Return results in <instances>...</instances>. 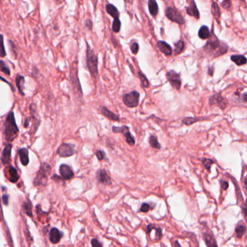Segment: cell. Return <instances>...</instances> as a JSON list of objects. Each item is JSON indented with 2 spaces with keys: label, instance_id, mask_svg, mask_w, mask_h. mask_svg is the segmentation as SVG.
<instances>
[{
  "label": "cell",
  "instance_id": "1",
  "mask_svg": "<svg viewBox=\"0 0 247 247\" xmlns=\"http://www.w3.org/2000/svg\"><path fill=\"white\" fill-rule=\"evenodd\" d=\"M204 48L207 52L212 53L214 57H219L224 55L228 50V46L223 42H220V41L218 39L217 37L214 34L213 30H212L210 37Z\"/></svg>",
  "mask_w": 247,
  "mask_h": 247
},
{
  "label": "cell",
  "instance_id": "2",
  "mask_svg": "<svg viewBox=\"0 0 247 247\" xmlns=\"http://www.w3.org/2000/svg\"><path fill=\"white\" fill-rule=\"evenodd\" d=\"M4 135L5 140L8 142L13 141L18 136L19 128L15 122V114L13 111L9 112L4 122Z\"/></svg>",
  "mask_w": 247,
  "mask_h": 247
},
{
  "label": "cell",
  "instance_id": "3",
  "mask_svg": "<svg viewBox=\"0 0 247 247\" xmlns=\"http://www.w3.org/2000/svg\"><path fill=\"white\" fill-rule=\"evenodd\" d=\"M86 65L88 70L91 73V76L94 78H96L99 75V70H98V57L94 52V50L91 49L89 43L86 41Z\"/></svg>",
  "mask_w": 247,
  "mask_h": 247
},
{
  "label": "cell",
  "instance_id": "4",
  "mask_svg": "<svg viewBox=\"0 0 247 247\" xmlns=\"http://www.w3.org/2000/svg\"><path fill=\"white\" fill-rule=\"evenodd\" d=\"M70 84L72 86V89L76 94V96L80 99L83 98V91L81 89L80 81L78 75V63L77 62H73L70 65Z\"/></svg>",
  "mask_w": 247,
  "mask_h": 247
},
{
  "label": "cell",
  "instance_id": "5",
  "mask_svg": "<svg viewBox=\"0 0 247 247\" xmlns=\"http://www.w3.org/2000/svg\"><path fill=\"white\" fill-rule=\"evenodd\" d=\"M51 169L52 168L50 165L46 162L41 165L39 170L37 172L36 176L35 177L33 180L34 186H45L47 184L48 176L51 172Z\"/></svg>",
  "mask_w": 247,
  "mask_h": 247
},
{
  "label": "cell",
  "instance_id": "6",
  "mask_svg": "<svg viewBox=\"0 0 247 247\" xmlns=\"http://www.w3.org/2000/svg\"><path fill=\"white\" fill-rule=\"evenodd\" d=\"M140 94L137 91H132L123 96V101L126 106L134 108L139 104Z\"/></svg>",
  "mask_w": 247,
  "mask_h": 247
},
{
  "label": "cell",
  "instance_id": "7",
  "mask_svg": "<svg viewBox=\"0 0 247 247\" xmlns=\"http://www.w3.org/2000/svg\"><path fill=\"white\" fill-rule=\"evenodd\" d=\"M112 131L115 133H123V136L126 138V141L127 143L130 145V146H134L136 143V140H135L134 136L131 134V131H130V128L128 126H123L121 127L118 126H112Z\"/></svg>",
  "mask_w": 247,
  "mask_h": 247
},
{
  "label": "cell",
  "instance_id": "8",
  "mask_svg": "<svg viewBox=\"0 0 247 247\" xmlns=\"http://www.w3.org/2000/svg\"><path fill=\"white\" fill-rule=\"evenodd\" d=\"M202 236L207 247H218L215 238L205 223H202Z\"/></svg>",
  "mask_w": 247,
  "mask_h": 247
},
{
  "label": "cell",
  "instance_id": "9",
  "mask_svg": "<svg viewBox=\"0 0 247 247\" xmlns=\"http://www.w3.org/2000/svg\"><path fill=\"white\" fill-rule=\"evenodd\" d=\"M165 15L169 20L172 22H175L179 25H183L185 23V20H184L182 15L177 10L172 7H168L167 8L166 11H165Z\"/></svg>",
  "mask_w": 247,
  "mask_h": 247
},
{
  "label": "cell",
  "instance_id": "10",
  "mask_svg": "<svg viewBox=\"0 0 247 247\" xmlns=\"http://www.w3.org/2000/svg\"><path fill=\"white\" fill-rule=\"evenodd\" d=\"M57 153L61 157H69L72 156L76 153L75 145L68 143H62L57 149Z\"/></svg>",
  "mask_w": 247,
  "mask_h": 247
},
{
  "label": "cell",
  "instance_id": "11",
  "mask_svg": "<svg viewBox=\"0 0 247 247\" xmlns=\"http://www.w3.org/2000/svg\"><path fill=\"white\" fill-rule=\"evenodd\" d=\"M209 102L211 106H218L221 109H223V110L226 109L228 104V101L226 99V98L223 97V96L221 95L220 93H217V94H213V95L209 98Z\"/></svg>",
  "mask_w": 247,
  "mask_h": 247
},
{
  "label": "cell",
  "instance_id": "12",
  "mask_svg": "<svg viewBox=\"0 0 247 247\" xmlns=\"http://www.w3.org/2000/svg\"><path fill=\"white\" fill-rule=\"evenodd\" d=\"M166 77L167 81L170 82L172 87L175 88L177 90L180 89V86H181V79H180V75L177 72L173 70H170L167 72Z\"/></svg>",
  "mask_w": 247,
  "mask_h": 247
},
{
  "label": "cell",
  "instance_id": "13",
  "mask_svg": "<svg viewBox=\"0 0 247 247\" xmlns=\"http://www.w3.org/2000/svg\"><path fill=\"white\" fill-rule=\"evenodd\" d=\"M13 148V144L10 143H6L3 149L2 153H1V163L6 165L10 163L11 161V151Z\"/></svg>",
  "mask_w": 247,
  "mask_h": 247
},
{
  "label": "cell",
  "instance_id": "14",
  "mask_svg": "<svg viewBox=\"0 0 247 247\" xmlns=\"http://www.w3.org/2000/svg\"><path fill=\"white\" fill-rule=\"evenodd\" d=\"M60 174L61 177L65 180H70L74 176V172L70 166L62 164L60 166Z\"/></svg>",
  "mask_w": 247,
  "mask_h": 247
},
{
  "label": "cell",
  "instance_id": "15",
  "mask_svg": "<svg viewBox=\"0 0 247 247\" xmlns=\"http://www.w3.org/2000/svg\"><path fill=\"white\" fill-rule=\"evenodd\" d=\"M96 177H97V180L99 182L104 184V185H110L112 183L110 177L109 176L107 172L104 169L98 170V172H96Z\"/></svg>",
  "mask_w": 247,
  "mask_h": 247
},
{
  "label": "cell",
  "instance_id": "16",
  "mask_svg": "<svg viewBox=\"0 0 247 247\" xmlns=\"http://www.w3.org/2000/svg\"><path fill=\"white\" fill-rule=\"evenodd\" d=\"M99 112L103 116H104L105 118H107V119L110 120L112 121H120V118L118 115L115 114V112L109 110L108 108H106V106H102L99 109Z\"/></svg>",
  "mask_w": 247,
  "mask_h": 247
},
{
  "label": "cell",
  "instance_id": "17",
  "mask_svg": "<svg viewBox=\"0 0 247 247\" xmlns=\"http://www.w3.org/2000/svg\"><path fill=\"white\" fill-rule=\"evenodd\" d=\"M62 237V233L60 232L57 228H53L51 229L50 233V240L52 243H57L60 242Z\"/></svg>",
  "mask_w": 247,
  "mask_h": 247
},
{
  "label": "cell",
  "instance_id": "18",
  "mask_svg": "<svg viewBox=\"0 0 247 247\" xmlns=\"http://www.w3.org/2000/svg\"><path fill=\"white\" fill-rule=\"evenodd\" d=\"M18 154L19 155L20 160L22 165L27 166L29 163V157H28V150L26 148H21L18 150Z\"/></svg>",
  "mask_w": 247,
  "mask_h": 247
},
{
  "label": "cell",
  "instance_id": "19",
  "mask_svg": "<svg viewBox=\"0 0 247 247\" xmlns=\"http://www.w3.org/2000/svg\"><path fill=\"white\" fill-rule=\"evenodd\" d=\"M157 47H158L159 50L161 51V52L164 54V55L167 56H170L172 55V50L170 45L163 41H159L157 42Z\"/></svg>",
  "mask_w": 247,
  "mask_h": 247
},
{
  "label": "cell",
  "instance_id": "20",
  "mask_svg": "<svg viewBox=\"0 0 247 247\" xmlns=\"http://www.w3.org/2000/svg\"><path fill=\"white\" fill-rule=\"evenodd\" d=\"M186 13L188 15H189L190 16L194 17V18H197V19H199V16H200L199 12V10H198V8L197 7V4H196L195 1H192V2H191L190 5L186 8Z\"/></svg>",
  "mask_w": 247,
  "mask_h": 247
},
{
  "label": "cell",
  "instance_id": "21",
  "mask_svg": "<svg viewBox=\"0 0 247 247\" xmlns=\"http://www.w3.org/2000/svg\"><path fill=\"white\" fill-rule=\"evenodd\" d=\"M105 9H106V13H107L109 15H110L111 16L114 18V20L119 19L120 13H119V11H118V8H117L115 6H114L112 4H109V3H108V4H106Z\"/></svg>",
  "mask_w": 247,
  "mask_h": 247
},
{
  "label": "cell",
  "instance_id": "22",
  "mask_svg": "<svg viewBox=\"0 0 247 247\" xmlns=\"http://www.w3.org/2000/svg\"><path fill=\"white\" fill-rule=\"evenodd\" d=\"M148 7L149 13L154 18L157 17L159 13V7L155 0H149L148 1Z\"/></svg>",
  "mask_w": 247,
  "mask_h": 247
},
{
  "label": "cell",
  "instance_id": "23",
  "mask_svg": "<svg viewBox=\"0 0 247 247\" xmlns=\"http://www.w3.org/2000/svg\"><path fill=\"white\" fill-rule=\"evenodd\" d=\"M15 84H16L17 88H18L19 92L23 96H25L24 92H23L25 84V78L20 75H17L16 77H15Z\"/></svg>",
  "mask_w": 247,
  "mask_h": 247
},
{
  "label": "cell",
  "instance_id": "24",
  "mask_svg": "<svg viewBox=\"0 0 247 247\" xmlns=\"http://www.w3.org/2000/svg\"><path fill=\"white\" fill-rule=\"evenodd\" d=\"M231 59L233 62H235V64H236L238 66L243 65L247 63V59L244 56L241 55H232L231 57Z\"/></svg>",
  "mask_w": 247,
  "mask_h": 247
},
{
  "label": "cell",
  "instance_id": "25",
  "mask_svg": "<svg viewBox=\"0 0 247 247\" xmlns=\"http://www.w3.org/2000/svg\"><path fill=\"white\" fill-rule=\"evenodd\" d=\"M198 35L199 37L202 39H207L210 37V31H209V28L206 25H202L200 28H199V32H198Z\"/></svg>",
  "mask_w": 247,
  "mask_h": 247
},
{
  "label": "cell",
  "instance_id": "26",
  "mask_svg": "<svg viewBox=\"0 0 247 247\" xmlns=\"http://www.w3.org/2000/svg\"><path fill=\"white\" fill-rule=\"evenodd\" d=\"M8 174H9V180L12 183H16L19 180V175H18V172L16 169L14 167L10 166L9 170H8Z\"/></svg>",
  "mask_w": 247,
  "mask_h": 247
},
{
  "label": "cell",
  "instance_id": "27",
  "mask_svg": "<svg viewBox=\"0 0 247 247\" xmlns=\"http://www.w3.org/2000/svg\"><path fill=\"white\" fill-rule=\"evenodd\" d=\"M235 232H236V236L238 238H241L243 237V235L246 232V227L245 225H243L242 223H239L237 225L235 229Z\"/></svg>",
  "mask_w": 247,
  "mask_h": 247
},
{
  "label": "cell",
  "instance_id": "28",
  "mask_svg": "<svg viewBox=\"0 0 247 247\" xmlns=\"http://www.w3.org/2000/svg\"><path fill=\"white\" fill-rule=\"evenodd\" d=\"M211 10H212V13L215 18L216 20L220 23V10L219 6L215 1H212V6H211Z\"/></svg>",
  "mask_w": 247,
  "mask_h": 247
},
{
  "label": "cell",
  "instance_id": "29",
  "mask_svg": "<svg viewBox=\"0 0 247 247\" xmlns=\"http://www.w3.org/2000/svg\"><path fill=\"white\" fill-rule=\"evenodd\" d=\"M149 143L150 146H151L152 148L157 149H161V145L159 143L157 137L156 136H155V135H151V136H149Z\"/></svg>",
  "mask_w": 247,
  "mask_h": 247
},
{
  "label": "cell",
  "instance_id": "30",
  "mask_svg": "<svg viewBox=\"0 0 247 247\" xmlns=\"http://www.w3.org/2000/svg\"><path fill=\"white\" fill-rule=\"evenodd\" d=\"M138 77H139L140 81H141V86H143V88H146V89H147V88L149 87V81L146 76L145 75L141 70L138 71Z\"/></svg>",
  "mask_w": 247,
  "mask_h": 247
},
{
  "label": "cell",
  "instance_id": "31",
  "mask_svg": "<svg viewBox=\"0 0 247 247\" xmlns=\"http://www.w3.org/2000/svg\"><path fill=\"white\" fill-rule=\"evenodd\" d=\"M201 120H203V118H192V117H188V118H185L183 119V123L186 126H191V125L194 124V123H197L199 121H201Z\"/></svg>",
  "mask_w": 247,
  "mask_h": 247
},
{
  "label": "cell",
  "instance_id": "32",
  "mask_svg": "<svg viewBox=\"0 0 247 247\" xmlns=\"http://www.w3.org/2000/svg\"><path fill=\"white\" fill-rule=\"evenodd\" d=\"M23 209L25 214L30 217H33V213H32V207L31 204L29 202H25L23 204Z\"/></svg>",
  "mask_w": 247,
  "mask_h": 247
},
{
  "label": "cell",
  "instance_id": "33",
  "mask_svg": "<svg viewBox=\"0 0 247 247\" xmlns=\"http://www.w3.org/2000/svg\"><path fill=\"white\" fill-rule=\"evenodd\" d=\"M184 46H185V44H184V41L182 40L178 41L177 43L175 44V55H179L183 52L184 49Z\"/></svg>",
  "mask_w": 247,
  "mask_h": 247
},
{
  "label": "cell",
  "instance_id": "34",
  "mask_svg": "<svg viewBox=\"0 0 247 247\" xmlns=\"http://www.w3.org/2000/svg\"><path fill=\"white\" fill-rule=\"evenodd\" d=\"M121 22L120 19H115L113 20L112 25V31L114 33H119L121 30Z\"/></svg>",
  "mask_w": 247,
  "mask_h": 247
},
{
  "label": "cell",
  "instance_id": "35",
  "mask_svg": "<svg viewBox=\"0 0 247 247\" xmlns=\"http://www.w3.org/2000/svg\"><path fill=\"white\" fill-rule=\"evenodd\" d=\"M1 71L3 72V73L6 74L7 75H10L11 74V72H10V69L9 66L7 65V64L4 62V60H1Z\"/></svg>",
  "mask_w": 247,
  "mask_h": 247
},
{
  "label": "cell",
  "instance_id": "36",
  "mask_svg": "<svg viewBox=\"0 0 247 247\" xmlns=\"http://www.w3.org/2000/svg\"><path fill=\"white\" fill-rule=\"evenodd\" d=\"M202 163H203V165H204V166L205 167V168L207 169V170H210L212 165L214 163V161H213L212 160H211V159L204 158L202 160Z\"/></svg>",
  "mask_w": 247,
  "mask_h": 247
},
{
  "label": "cell",
  "instance_id": "37",
  "mask_svg": "<svg viewBox=\"0 0 247 247\" xmlns=\"http://www.w3.org/2000/svg\"><path fill=\"white\" fill-rule=\"evenodd\" d=\"M130 48H131V51L132 53H133V55H136V54L138 53V50H139V45H138V44L137 43V42L133 41L132 42Z\"/></svg>",
  "mask_w": 247,
  "mask_h": 247
},
{
  "label": "cell",
  "instance_id": "38",
  "mask_svg": "<svg viewBox=\"0 0 247 247\" xmlns=\"http://www.w3.org/2000/svg\"><path fill=\"white\" fill-rule=\"evenodd\" d=\"M96 156L97 157L98 160H99V161H101V160H104L106 157V153L104 152L101 151V150H98V151L96 152Z\"/></svg>",
  "mask_w": 247,
  "mask_h": 247
},
{
  "label": "cell",
  "instance_id": "39",
  "mask_svg": "<svg viewBox=\"0 0 247 247\" xmlns=\"http://www.w3.org/2000/svg\"><path fill=\"white\" fill-rule=\"evenodd\" d=\"M150 209V206L149 204H147V203H143L142 204L141 209H140V211L142 212H147Z\"/></svg>",
  "mask_w": 247,
  "mask_h": 247
},
{
  "label": "cell",
  "instance_id": "40",
  "mask_svg": "<svg viewBox=\"0 0 247 247\" xmlns=\"http://www.w3.org/2000/svg\"><path fill=\"white\" fill-rule=\"evenodd\" d=\"M156 230V241H160L162 237V229L160 228H155Z\"/></svg>",
  "mask_w": 247,
  "mask_h": 247
},
{
  "label": "cell",
  "instance_id": "41",
  "mask_svg": "<svg viewBox=\"0 0 247 247\" xmlns=\"http://www.w3.org/2000/svg\"><path fill=\"white\" fill-rule=\"evenodd\" d=\"M91 246H92V247H103L102 244H101V243L99 242L97 239H96V238H93V239H91Z\"/></svg>",
  "mask_w": 247,
  "mask_h": 247
},
{
  "label": "cell",
  "instance_id": "42",
  "mask_svg": "<svg viewBox=\"0 0 247 247\" xmlns=\"http://www.w3.org/2000/svg\"><path fill=\"white\" fill-rule=\"evenodd\" d=\"M1 49H2V52L1 54V58H4L6 56V52L4 50V36L3 35H1Z\"/></svg>",
  "mask_w": 247,
  "mask_h": 247
},
{
  "label": "cell",
  "instance_id": "43",
  "mask_svg": "<svg viewBox=\"0 0 247 247\" xmlns=\"http://www.w3.org/2000/svg\"><path fill=\"white\" fill-rule=\"evenodd\" d=\"M222 6L223 8H225V9H226V10L230 9L231 7V1H230V0H226V1H223L222 2Z\"/></svg>",
  "mask_w": 247,
  "mask_h": 247
},
{
  "label": "cell",
  "instance_id": "44",
  "mask_svg": "<svg viewBox=\"0 0 247 247\" xmlns=\"http://www.w3.org/2000/svg\"><path fill=\"white\" fill-rule=\"evenodd\" d=\"M85 27L86 28H88L89 30H92L93 28V23L91 21V19H86L85 21Z\"/></svg>",
  "mask_w": 247,
  "mask_h": 247
},
{
  "label": "cell",
  "instance_id": "45",
  "mask_svg": "<svg viewBox=\"0 0 247 247\" xmlns=\"http://www.w3.org/2000/svg\"><path fill=\"white\" fill-rule=\"evenodd\" d=\"M31 119H32V118H31V116H30V115L28 116L27 118H25L24 123H23V126H24L25 128H27L28 126H29V123H30V120H31Z\"/></svg>",
  "mask_w": 247,
  "mask_h": 247
},
{
  "label": "cell",
  "instance_id": "46",
  "mask_svg": "<svg viewBox=\"0 0 247 247\" xmlns=\"http://www.w3.org/2000/svg\"><path fill=\"white\" fill-rule=\"evenodd\" d=\"M228 186H229V184H228V183L227 181L223 180H220V186L221 189H223V190H227Z\"/></svg>",
  "mask_w": 247,
  "mask_h": 247
},
{
  "label": "cell",
  "instance_id": "47",
  "mask_svg": "<svg viewBox=\"0 0 247 247\" xmlns=\"http://www.w3.org/2000/svg\"><path fill=\"white\" fill-rule=\"evenodd\" d=\"M2 202L4 205H7L8 203H9V196L7 194H4L2 196Z\"/></svg>",
  "mask_w": 247,
  "mask_h": 247
},
{
  "label": "cell",
  "instance_id": "48",
  "mask_svg": "<svg viewBox=\"0 0 247 247\" xmlns=\"http://www.w3.org/2000/svg\"><path fill=\"white\" fill-rule=\"evenodd\" d=\"M241 209H242V213L243 214V217H244L245 220H246V222L247 223V207H243L241 208Z\"/></svg>",
  "mask_w": 247,
  "mask_h": 247
},
{
  "label": "cell",
  "instance_id": "49",
  "mask_svg": "<svg viewBox=\"0 0 247 247\" xmlns=\"http://www.w3.org/2000/svg\"><path fill=\"white\" fill-rule=\"evenodd\" d=\"M155 228V226H153V225H149L148 226H147V228H146V232L148 233H150V232L152 231V229H154Z\"/></svg>",
  "mask_w": 247,
  "mask_h": 247
},
{
  "label": "cell",
  "instance_id": "50",
  "mask_svg": "<svg viewBox=\"0 0 247 247\" xmlns=\"http://www.w3.org/2000/svg\"><path fill=\"white\" fill-rule=\"evenodd\" d=\"M241 100L247 103V93H244L241 95Z\"/></svg>",
  "mask_w": 247,
  "mask_h": 247
},
{
  "label": "cell",
  "instance_id": "51",
  "mask_svg": "<svg viewBox=\"0 0 247 247\" xmlns=\"http://www.w3.org/2000/svg\"><path fill=\"white\" fill-rule=\"evenodd\" d=\"M213 73H214V68H213V67H209V70H208V74L210 76H212Z\"/></svg>",
  "mask_w": 247,
  "mask_h": 247
},
{
  "label": "cell",
  "instance_id": "52",
  "mask_svg": "<svg viewBox=\"0 0 247 247\" xmlns=\"http://www.w3.org/2000/svg\"><path fill=\"white\" fill-rule=\"evenodd\" d=\"M174 247H181L180 246V243H179L178 241L176 240V241H175V242H174Z\"/></svg>",
  "mask_w": 247,
  "mask_h": 247
},
{
  "label": "cell",
  "instance_id": "53",
  "mask_svg": "<svg viewBox=\"0 0 247 247\" xmlns=\"http://www.w3.org/2000/svg\"><path fill=\"white\" fill-rule=\"evenodd\" d=\"M244 186H245V189H246V190L247 191V177L246 179H245V180H244Z\"/></svg>",
  "mask_w": 247,
  "mask_h": 247
}]
</instances>
